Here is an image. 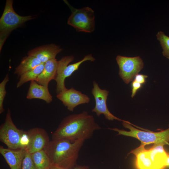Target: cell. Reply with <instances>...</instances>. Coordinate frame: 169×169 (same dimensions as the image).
<instances>
[{
	"label": "cell",
	"mask_w": 169,
	"mask_h": 169,
	"mask_svg": "<svg viewBox=\"0 0 169 169\" xmlns=\"http://www.w3.org/2000/svg\"><path fill=\"white\" fill-rule=\"evenodd\" d=\"M102 128L93 115L86 111L69 115L64 118L52 135V140L66 139L72 142L85 141L92 137L94 132Z\"/></svg>",
	"instance_id": "6da1fadb"
},
{
	"label": "cell",
	"mask_w": 169,
	"mask_h": 169,
	"mask_svg": "<svg viewBox=\"0 0 169 169\" xmlns=\"http://www.w3.org/2000/svg\"><path fill=\"white\" fill-rule=\"evenodd\" d=\"M84 141L74 142L66 139L52 140L44 149L51 165H56L66 169H73L76 165L79 151Z\"/></svg>",
	"instance_id": "7a4b0ae2"
},
{
	"label": "cell",
	"mask_w": 169,
	"mask_h": 169,
	"mask_svg": "<svg viewBox=\"0 0 169 169\" xmlns=\"http://www.w3.org/2000/svg\"><path fill=\"white\" fill-rule=\"evenodd\" d=\"M122 124L124 127L128 129L130 131H127L117 128L108 129L117 132V135H122L136 138L141 141V145L144 146L152 143L169 145V125L168 128L165 130L153 132L137 129L131 125L132 124L125 120L122 121Z\"/></svg>",
	"instance_id": "3957f363"
},
{
	"label": "cell",
	"mask_w": 169,
	"mask_h": 169,
	"mask_svg": "<svg viewBox=\"0 0 169 169\" xmlns=\"http://www.w3.org/2000/svg\"><path fill=\"white\" fill-rule=\"evenodd\" d=\"M12 0H7L0 19V50L10 33L24 23L35 18L32 16H21L17 13L13 6Z\"/></svg>",
	"instance_id": "277c9868"
},
{
	"label": "cell",
	"mask_w": 169,
	"mask_h": 169,
	"mask_svg": "<svg viewBox=\"0 0 169 169\" xmlns=\"http://www.w3.org/2000/svg\"><path fill=\"white\" fill-rule=\"evenodd\" d=\"M74 59V57L71 55L63 57L58 61L57 75L55 80L56 82V92L57 94L67 89L65 85V79L77 70L83 63L88 60L93 62L95 60L91 54H88L80 61L68 65Z\"/></svg>",
	"instance_id": "5b68a950"
},
{
	"label": "cell",
	"mask_w": 169,
	"mask_h": 169,
	"mask_svg": "<svg viewBox=\"0 0 169 169\" xmlns=\"http://www.w3.org/2000/svg\"><path fill=\"white\" fill-rule=\"evenodd\" d=\"M69 6L71 13L69 17L67 24L74 27L77 32L90 33L95 29L94 11L89 7L80 9Z\"/></svg>",
	"instance_id": "8992f818"
},
{
	"label": "cell",
	"mask_w": 169,
	"mask_h": 169,
	"mask_svg": "<svg viewBox=\"0 0 169 169\" xmlns=\"http://www.w3.org/2000/svg\"><path fill=\"white\" fill-rule=\"evenodd\" d=\"M23 131L18 129L14 124L10 110L8 108L5 122L0 126V141L9 149H21L20 140Z\"/></svg>",
	"instance_id": "52a82bcc"
},
{
	"label": "cell",
	"mask_w": 169,
	"mask_h": 169,
	"mask_svg": "<svg viewBox=\"0 0 169 169\" xmlns=\"http://www.w3.org/2000/svg\"><path fill=\"white\" fill-rule=\"evenodd\" d=\"M116 60L119 68V76L127 84L133 80L144 66L143 60L139 56L127 57L119 55Z\"/></svg>",
	"instance_id": "ba28073f"
},
{
	"label": "cell",
	"mask_w": 169,
	"mask_h": 169,
	"mask_svg": "<svg viewBox=\"0 0 169 169\" xmlns=\"http://www.w3.org/2000/svg\"><path fill=\"white\" fill-rule=\"evenodd\" d=\"M93 83V87L91 93L95 99V105L92 109V112H95L98 117L103 114L105 118L109 120H116L125 121L113 115L108 110L106 102L109 91L105 89H100L95 81H94Z\"/></svg>",
	"instance_id": "9c48e42d"
},
{
	"label": "cell",
	"mask_w": 169,
	"mask_h": 169,
	"mask_svg": "<svg viewBox=\"0 0 169 169\" xmlns=\"http://www.w3.org/2000/svg\"><path fill=\"white\" fill-rule=\"evenodd\" d=\"M56 97L67 107V109L71 111H73L77 106L88 103L90 101V98L87 95L73 87L57 94Z\"/></svg>",
	"instance_id": "30bf717a"
},
{
	"label": "cell",
	"mask_w": 169,
	"mask_h": 169,
	"mask_svg": "<svg viewBox=\"0 0 169 169\" xmlns=\"http://www.w3.org/2000/svg\"><path fill=\"white\" fill-rule=\"evenodd\" d=\"M27 131L30 143L26 151L31 154L44 150L50 141L48 134L43 128H33Z\"/></svg>",
	"instance_id": "8fae6325"
},
{
	"label": "cell",
	"mask_w": 169,
	"mask_h": 169,
	"mask_svg": "<svg viewBox=\"0 0 169 169\" xmlns=\"http://www.w3.org/2000/svg\"><path fill=\"white\" fill-rule=\"evenodd\" d=\"M62 50V49L54 44L45 45L37 47L29 51L28 55L34 57L42 63L55 59L57 55Z\"/></svg>",
	"instance_id": "7c38bea8"
},
{
	"label": "cell",
	"mask_w": 169,
	"mask_h": 169,
	"mask_svg": "<svg viewBox=\"0 0 169 169\" xmlns=\"http://www.w3.org/2000/svg\"><path fill=\"white\" fill-rule=\"evenodd\" d=\"M26 151L23 149L13 150L0 146V153L11 169H22Z\"/></svg>",
	"instance_id": "4fadbf2b"
},
{
	"label": "cell",
	"mask_w": 169,
	"mask_h": 169,
	"mask_svg": "<svg viewBox=\"0 0 169 169\" xmlns=\"http://www.w3.org/2000/svg\"><path fill=\"white\" fill-rule=\"evenodd\" d=\"M161 144H154L148 150L149 156L155 169H164L166 167V160L168 156Z\"/></svg>",
	"instance_id": "5bb4252c"
},
{
	"label": "cell",
	"mask_w": 169,
	"mask_h": 169,
	"mask_svg": "<svg viewBox=\"0 0 169 169\" xmlns=\"http://www.w3.org/2000/svg\"><path fill=\"white\" fill-rule=\"evenodd\" d=\"M26 98L29 100L34 99L42 100L48 104L53 100L52 96L49 92L48 88L38 84L35 80L30 81Z\"/></svg>",
	"instance_id": "9a60e30c"
},
{
	"label": "cell",
	"mask_w": 169,
	"mask_h": 169,
	"mask_svg": "<svg viewBox=\"0 0 169 169\" xmlns=\"http://www.w3.org/2000/svg\"><path fill=\"white\" fill-rule=\"evenodd\" d=\"M58 61L55 59L45 63L44 69L35 80L38 84L48 87L50 81L55 80L57 72Z\"/></svg>",
	"instance_id": "2e32d148"
},
{
	"label": "cell",
	"mask_w": 169,
	"mask_h": 169,
	"mask_svg": "<svg viewBox=\"0 0 169 169\" xmlns=\"http://www.w3.org/2000/svg\"><path fill=\"white\" fill-rule=\"evenodd\" d=\"M142 145L130 153L136 156V166L137 169H155L149 156L148 150Z\"/></svg>",
	"instance_id": "e0dca14e"
},
{
	"label": "cell",
	"mask_w": 169,
	"mask_h": 169,
	"mask_svg": "<svg viewBox=\"0 0 169 169\" xmlns=\"http://www.w3.org/2000/svg\"><path fill=\"white\" fill-rule=\"evenodd\" d=\"M42 63L36 57L30 55L25 56L22 59L20 64L16 68L14 74L18 77Z\"/></svg>",
	"instance_id": "ac0fdd59"
},
{
	"label": "cell",
	"mask_w": 169,
	"mask_h": 169,
	"mask_svg": "<svg viewBox=\"0 0 169 169\" xmlns=\"http://www.w3.org/2000/svg\"><path fill=\"white\" fill-rule=\"evenodd\" d=\"M45 63H42L35 68L29 70L21 75L19 77L16 87L18 88L23 84L29 81L35 80L43 71Z\"/></svg>",
	"instance_id": "d6986e66"
},
{
	"label": "cell",
	"mask_w": 169,
	"mask_h": 169,
	"mask_svg": "<svg viewBox=\"0 0 169 169\" xmlns=\"http://www.w3.org/2000/svg\"><path fill=\"white\" fill-rule=\"evenodd\" d=\"M31 154L37 169H47L50 167V160L44 150Z\"/></svg>",
	"instance_id": "ffe728a7"
},
{
	"label": "cell",
	"mask_w": 169,
	"mask_h": 169,
	"mask_svg": "<svg viewBox=\"0 0 169 169\" xmlns=\"http://www.w3.org/2000/svg\"><path fill=\"white\" fill-rule=\"evenodd\" d=\"M156 36L162 48L163 55L169 59V37L161 31L158 32Z\"/></svg>",
	"instance_id": "44dd1931"
},
{
	"label": "cell",
	"mask_w": 169,
	"mask_h": 169,
	"mask_svg": "<svg viewBox=\"0 0 169 169\" xmlns=\"http://www.w3.org/2000/svg\"><path fill=\"white\" fill-rule=\"evenodd\" d=\"M9 77L8 74L6 75L3 80L0 83V113L4 111L3 106V103L7 92L5 86L7 83L9 81Z\"/></svg>",
	"instance_id": "7402d4cb"
},
{
	"label": "cell",
	"mask_w": 169,
	"mask_h": 169,
	"mask_svg": "<svg viewBox=\"0 0 169 169\" xmlns=\"http://www.w3.org/2000/svg\"><path fill=\"white\" fill-rule=\"evenodd\" d=\"M22 169H37L31 154L27 151L22 162Z\"/></svg>",
	"instance_id": "603a6c76"
},
{
	"label": "cell",
	"mask_w": 169,
	"mask_h": 169,
	"mask_svg": "<svg viewBox=\"0 0 169 169\" xmlns=\"http://www.w3.org/2000/svg\"><path fill=\"white\" fill-rule=\"evenodd\" d=\"M30 143V138L27 131H24L20 140V146L21 149H27Z\"/></svg>",
	"instance_id": "cb8c5ba5"
},
{
	"label": "cell",
	"mask_w": 169,
	"mask_h": 169,
	"mask_svg": "<svg viewBox=\"0 0 169 169\" xmlns=\"http://www.w3.org/2000/svg\"><path fill=\"white\" fill-rule=\"evenodd\" d=\"M131 97L133 98L137 92L142 87V84L134 80L131 84Z\"/></svg>",
	"instance_id": "d4e9b609"
},
{
	"label": "cell",
	"mask_w": 169,
	"mask_h": 169,
	"mask_svg": "<svg viewBox=\"0 0 169 169\" xmlns=\"http://www.w3.org/2000/svg\"><path fill=\"white\" fill-rule=\"evenodd\" d=\"M147 77L148 76L146 75L141 74H138L135 76L134 80L142 84L145 83L146 79Z\"/></svg>",
	"instance_id": "484cf974"
},
{
	"label": "cell",
	"mask_w": 169,
	"mask_h": 169,
	"mask_svg": "<svg viewBox=\"0 0 169 169\" xmlns=\"http://www.w3.org/2000/svg\"><path fill=\"white\" fill-rule=\"evenodd\" d=\"M73 169H89V167L86 166H81L76 165Z\"/></svg>",
	"instance_id": "4316f807"
},
{
	"label": "cell",
	"mask_w": 169,
	"mask_h": 169,
	"mask_svg": "<svg viewBox=\"0 0 169 169\" xmlns=\"http://www.w3.org/2000/svg\"><path fill=\"white\" fill-rule=\"evenodd\" d=\"M49 169H66L56 165L51 164L49 167Z\"/></svg>",
	"instance_id": "83f0119b"
},
{
	"label": "cell",
	"mask_w": 169,
	"mask_h": 169,
	"mask_svg": "<svg viewBox=\"0 0 169 169\" xmlns=\"http://www.w3.org/2000/svg\"><path fill=\"white\" fill-rule=\"evenodd\" d=\"M166 166H169V155L168 154L166 160Z\"/></svg>",
	"instance_id": "f1b7e54d"
},
{
	"label": "cell",
	"mask_w": 169,
	"mask_h": 169,
	"mask_svg": "<svg viewBox=\"0 0 169 169\" xmlns=\"http://www.w3.org/2000/svg\"><path fill=\"white\" fill-rule=\"evenodd\" d=\"M168 155H169V153H168Z\"/></svg>",
	"instance_id": "f546056e"
},
{
	"label": "cell",
	"mask_w": 169,
	"mask_h": 169,
	"mask_svg": "<svg viewBox=\"0 0 169 169\" xmlns=\"http://www.w3.org/2000/svg\"><path fill=\"white\" fill-rule=\"evenodd\" d=\"M49 169V168H48V169Z\"/></svg>",
	"instance_id": "4dcf8cb0"
},
{
	"label": "cell",
	"mask_w": 169,
	"mask_h": 169,
	"mask_svg": "<svg viewBox=\"0 0 169 169\" xmlns=\"http://www.w3.org/2000/svg\"></svg>",
	"instance_id": "1f68e13d"
}]
</instances>
